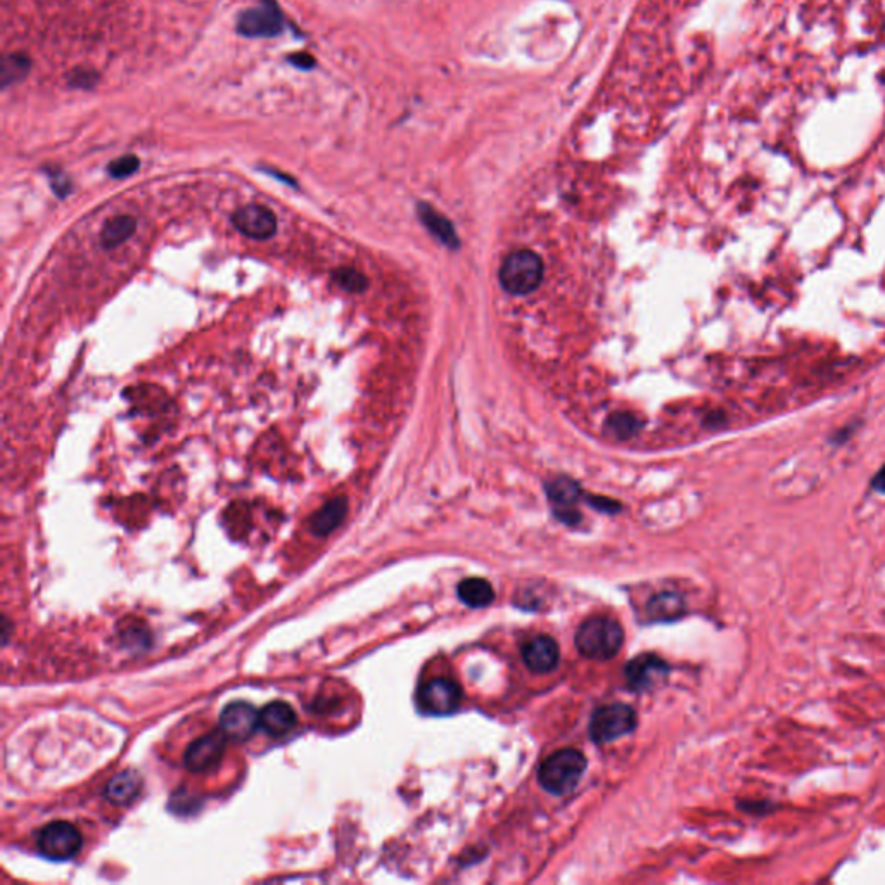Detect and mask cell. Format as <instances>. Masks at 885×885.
I'll list each match as a JSON object with an SVG mask.
<instances>
[{
    "label": "cell",
    "instance_id": "cell-22",
    "mask_svg": "<svg viewBox=\"0 0 885 885\" xmlns=\"http://www.w3.org/2000/svg\"><path fill=\"white\" fill-rule=\"evenodd\" d=\"M607 427L611 431L612 436H616L619 440H626L640 429V422L631 414L612 415Z\"/></svg>",
    "mask_w": 885,
    "mask_h": 885
},
{
    "label": "cell",
    "instance_id": "cell-7",
    "mask_svg": "<svg viewBox=\"0 0 885 885\" xmlns=\"http://www.w3.org/2000/svg\"><path fill=\"white\" fill-rule=\"evenodd\" d=\"M462 702V688L450 678H434L419 692V704L424 713L431 716H448L455 713Z\"/></svg>",
    "mask_w": 885,
    "mask_h": 885
},
{
    "label": "cell",
    "instance_id": "cell-18",
    "mask_svg": "<svg viewBox=\"0 0 885 885\" xmlns=\"http://www.w3.org/2000/svg\"><path fill=\"white\" fill-rule=\"evenodd\" d=\"M137 220L130 215H118L104 223L101 230V242L104 249L120 248L121 244L134 236Z\"/></svg>",
    "mask_w": 885,
    "mask_h": 885
},
{
    "label": "cell",
    "instance_id": "cell-12",
    "mask_svg": "<svg viewBox=\"0 0 885 885\" xmlns=\"http://www.w3.org/2000/svg\"><path fill=\"white\" fill-rule=\"evenodd\" d=\"M523 661L533 673L545 675L557 668L559 664V645L554 638L547 635H536L523 644Z\"/></svg>",
    "mask_w": 885,
    "mask_h": 885
},
{
    "label": "cell",
    "instance_id": "cell-15",
    "mask_svg": "<svg viewBox=\"0 0 885 885\" xmlns=\"http://www.w3.org/2000/svg\"><path fill=\"white\" fill-rule=\"evenodd\" d=\"M141 789L142 778L137 771H121L106 785V797L113 804L125 806V804L132 803L135 797L141 794Z\"/></svg>",
    "mask_w": 885,
    "mask_h": 885
},
{
    "label": "cell",
    "instance_id": "cell-24",
    "mask_svg": "<svg viewBox=\"0 0 885 885\" xmlns=\"http://www.w3.org/2000/svg\"><path fill=\"white\" fill-rule=\"evenodd\" d=\"M139 166H141L139 158L134 154H127V156H121L113 163H109L108 173L113 179H125V177L134 175L139 170Z\"/></svg>",
    "mask_w": 885,
    "mask_h": 885
},
{
    "label": "cell",
    "instance_id": "cell-27",
    "mask_svg": "<svg viewBox=\"0 0 885 885\" xmlns=\"http://www.w3.org/2000/svg\"><path fill=\"white\" fill-rule=\"evenodd\" d=\"M593 507H597V509L605 510V512H616L619 509V505L616 502H611V500H605V498H592Z\"/></svg>",
    "mask_w": 885,
    "mask_h": 885
},
{
    "label": "cell",
    "instance_id": "cell-17",
    "mask_svg": "<svg viewBox=\"0 0 885 885\" xmlns=\"http://www.w3.org/2000/svg\"><path fill=\"white\" fill-rule=\"evenodd\" d=\"M417 211H419L421 222L426 225L427 230L434 237H438L448 248H459V236H457V232L453 229L450 220H446L441 213L431 208L429 204H419Z\"/></svg>",
    "mask_w": 885,
    "mask_h": 885
},
{
    "label": "cell",
    "instance_id": "cell-21",
    "mask_svg": "<svg viewBox=\"0 0 885 885\" xmlns=\"http://www.w3.org/2000/svg\"><path fill=\"white\" fill-rule=\"evenodd\" d=\"M332 279L348 293H362L367 289V277L355 268H338Z\"/></svg>",
    "mask_w": 885,
    "mask_h": 885
},
{
    "label": "cell",
    "instance_id": "cell-9",
    "mask_svg": "<svg viewBox=\"0 0 885 885\" xmlns=\"http://www.w3.org/2000/svg\"><path fill=\"white\" fill-rule=\"evenodd\" d=\"M260 726V713L249 702H230L220 714V728L227 739L246 742Z\"/></svg>",
    "mask_w": 885,
    "mask_h": 885
},
{
    "label": "cell",
    "instance_id": "cell-1",
    "mask_svg": "<svg viewBox=\"0 0 885 885\" xmlns=\"http://www.w3.org/2000/svg\"><path fill=\"white\" fill-rule=\"evenodd\" d=\"M574 640L581 656L593 661H607L623 647L624 631L616 619L593 616L581 624Z\"/></svg>",
    "mask_w": 885,
    "mask_h": 885
},
{
    "label": "cell",
    "instance_id": "cell-20",
    "mask_svg": "<svg viewBox=\"0 0 885 885\" xmlns=\"http://www.w3.org/2000/svg\"><path fill=\"white\" fill-rule=\"evenodd\" d=\"M647 611L656 621H673V619L683 616L685 602L676 593H659L657 597L650 600Z\"/></svg>",
    "mask_w": 885,
    "mask_h": 885
},
{
    "label": "cell",
    "instance_id": "cell-5",
    "mask_svg": "<svg viewBox=\"0 0 885 885\" xmlns=\"http://www.w3.org/2000/svg\"><path fill=\"white\" fill-rule=\"evenodd\" d=\"M40 853L54 861L71 860L82 849V835L75 825L52 822L40 830L37 837Z\"/></svg>",
    "mask_w": 885,
    "mask_h": 885
},
{
    "label": "cell",
    "instance_id": "cell-25",
    "mask_svg": "<svg viewBox=\"0 0 885 885\" xmlns=\"http://www.w3.org/2000/svg\"><path fill=\"white\" fill-rule=\"evenodd\" d=\"M289 61L294 64V66H298L300 70H310L315 66V59L310 56V54H306V52H298V54H293Z\"/></svg>",
    "mask_w": 885,
    "mask_h": 885
},
{
    "label": "cell",
    "instance_id": "cell-10",
    "mask_svg": "<svg viewBox=\"0 0 885 885\" xmlns=\"http://www.w3.org/2000/svg\"><path fill=\"white\" fill-rule=\"evenodd\" d=\"M232 223L241 234L256 241H267L277 232V218L262 204L242 206L232 215Z\"/></svg>",
    "mask_w": 885,
    "mask_h": 885
},
{
    "label": "cell",
    "instance_id": "cell-16",
    "mask_svg": "<svg viewBox=\"0 0 885 885\" xmlns=\"http://www.w3.org/2000/svg\"><path fill=\"white\" fill-rule=\"evenodd\" d=\"M348 512V502L346 498L338 497L325 503L322 509L317 510L310 519V529L317 536H325L332 533L343 523L344 517Z\"/></svg>",
    "mask_w": 885,
    "mask_h": 885
},
{
    "label": "cell",
    "instance_id": "cell-19",
    "mask_svg": "<svg viewBox=\"0 0 885 885\" xmlns=\"http://www.w3.org/2000/svg\"><path fill=\"white\" fill-rule=\"evenodd\" d=\"M459 599L472 609H483L495 600L493 586L483 578H467L457 588Z\"/></svg>",
    "mask_w": 885,
    "mask_h": 885
},
{
    "label": "cell",
    "instance_id": "cell-13",
    "mask_svg": "<svg viewBox=\"0 0 885 885\" xmlns=\"http://www.w3.org/2000/svg\"><path fill=\"white\" fill-rule=\"evenodd\" d=\"M668 673V664L654 654H642L626 666L628 685L637 692H645L649 688L656 687L657 682L663 680Z\"/></svg>",
    "mask_w": 885,
    "mask_h": 885
},
{
    "label": "cell",
    "instance_id": "cell-2",
    "mask_svg": "<svg viewBox=\"0 0 885 885\" xmlns=\"http://www.w3.org/2000/svg\"><path fill=\"white\" fill-rule=\"evenodd\" d=\"M586 770V758L576 749H562L548 756L538 770V782L543 789L564 796L576 789Z\"/></svg>",
    "mask_w": 885,
    "mask_h": 885
},
{
    "label": "cell",
    "instance_id": "cell-3",
    "mask_svg": "<svg viewBox=\"0 0 885 885\" xmlns=\"http://www.w3.org/2000/svg\"><path fill=\"white\" fill-rule=\"evenodd\" d=\"M542 279V258L528 249L507 256L500 268V282L510 294L531 293L540 286Z\"/></svg>",
    "mask_w": 885,
    "mask_h": 885
},
{
    "label": "cell",
    "instance_id": "cell-6",
    "mask_svg": "<svg viewBox=\"0 0 885 885\" xmlns=\"http://www.w3.org/2000/svg\"><path fill=\"white\" fill-rule=\"evenodd\" d=\"M284 18L272 0H265L260 6L244 11L237 20V32L251 39H270L281 35Z\"/></svg>",
    "mask_w": 885,
    "mask_h": 885
},
{
    "label": "cell",
    "instance_id": "cell-26",
    "mask_svg": "<svg viewBox=\"0 0 885 885\" xmlns=\"http://www.w3.org/2000/svg\"><path fill=\"white\" fill-rule=\"evenodd\" d=\"M52 187H54V192H58L61 198H64L68 192H70V180L64 179V177H59L56 175L54 180H52Z\"/></svg>",
    "mask_w": 885,
    "mask_h": 885
},
{
    "label": "cell",
    "instance_id": "cell-14",
    "mask_svg": "<svg viewBox=\"0 0 885 885\" xmlns=\"http://www.w3.org/2000/svg\"><path fill=\"white\" fill-rule=\"evenodd\" d=\"M298 723L293 707L287 702H270L260 713V726L270 737H284Z\"/></svg>",
    "mask_w": 885,
    "mask_h": 885
},
{
    "label": "cell",
    "instance_id": "cell-11",
    "mask_svg": "<svg viewBox=\"0 0 885 885\" xmlns=\"http://www.w3.org/2000/svg\"><path fill=\"white\" fill-rule=\"evenodd\" d=\"M547 495L555 516L559 517L562 523H580V512L576 510L581 498V488L578 483L569 478L554 479L547 484Z\"/></svg>",
    "mask_w": 885,
    "mask_h": 885
},
{
    "label": "cell",
    "instance_id": "cell-4",
    "mask_svg": "<svg viewBox=\"0 0 885 885\" xmlns=\"http://www.w3.org/2000/svg\"><path fill=\"white\" fill-rule=\"evenodd\" d=\"M637 713L628 704H609L595 711L590 721V737L597 744L623 739L637 728Z\"/></svg>",
    "mask_w": 885,
    "mask_h": 885
},
{
    "label": "cell",
    "instance_id": "cell-28",
    "mask_svg": "<svg viewBox=\"0 0 885 885\" xmlns=\"http://www.w3.org/2000/svg\"><path fill=\"white\" fill-rule=\"evenodd\" d=\"M872 488L877 493H885V465L872 479Z\"/></svg>",
    "mask_w": 885,
    "mask_h": 885
},
{
    "label": "cell",
    "instance_id": "cell-8",
    "mask_svg": "<svg viewBox=\"0 0 885 885\" xmlns=\"http://www.w3.org/2000/svg\"><path fill=\"white\" fill-rule=\"evenodd\" d=\"M225 747H227V735L223 733L222 728L194 740L185 751L184 763L187 770L192 773H203L215 768L222 759Z\"/></svg>",
    "mask_w": 885,
    "mask_h": 885
},
{
    "label": "cell",
    "instance_id": "cell-23",
    "mask_svg": "<svg viewBox=\"0 0 885 885\" xmlns=\"http://www.w3.org/2000/svg\"><path fill=\"white\" fill-rule=\"evenodd\" d=\"M30 68V61L23 54H11L4 59V68H2V82L4 85L13 83L18 78L25 77Z\"/></svg>",
    "mask_w": 885,
    "mask_h": 885
}]
</instances>
